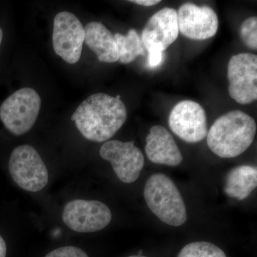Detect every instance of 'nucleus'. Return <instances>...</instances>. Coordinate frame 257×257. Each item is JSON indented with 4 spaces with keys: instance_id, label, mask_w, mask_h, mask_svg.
Returning a JSON list of instances; mask_svg holds the SVG:
<instances>
[{
    "instance_id": "nucleus-1",
    "label": "nucleus",
    "mask_w": 257,
    "mask_h": 257,
    "mask_svg": "<svg viewBox=\"0 0 257 257\" xmlns=\"http://www.w3.org/2000/svg\"><path fill=\"white\" fill-rule=\"evenodd\" d=\"M127 118V110L120 96L96 93L81 103L71 120L89 141L103 143L110 140Z\"/></svg>"
},
{
    "instance_id": "nucleus-2",
    "label": "nucleus",
    "mask_w": 257,
    "mask_h": 257,
    "mask_svg": "<svg viewBox=\"0 0 257 257\" xmlns=\"http://www.w3.org/2000/svg\"><path fill=\"white\" fill-rule=\"evenodd\" d=\"M256 133L253 117L242 111H231L218 118L209 128L207 145L218 157L234 158L251 146Z\"/></svg>"
},
{
    "instance_id": "nucleus-3",
    "label": "nucleus",
    "mask_w": 257,
    "mask_h": 257,
    "mask_svg": "<svg viewBox=\"0 0 257 257\" xmlns=\"http://www.w3.org/2000/svg\"><path fill=\"white\" fill-rule=\"evenodd\" d=\"M144 197L152 212L165 224L180 226L187 221V208L182 194L175 182L165 174L149 177Z\"/></svg>"
},
{
    "instance_id": "nucleus-4",
    "label": "nucleus",
    "mask_w": 257,
    "mask_h": 257,
    "mask_svg": "<svg viewBox=\"0 0 257 257\" xmlns=\"http://www.w3.org/2000/svg\"><path fill=\"white\" fill-rule=\"evenodd\" d=\"M41 108V98L32 88L19 89L2 104L0 119L7 130L21 136L31 130Z\"/></svg>"
},
{
    "instance_id": "nucleus-5",
    "label": "nucleus",
    "mask_w": 257,
    "mask_h": 257,
    "mask_svg": "<svg viewBox=\"0 0 257 257\" xmlns=\"http://www.w3.org/2000/svg\"><path fill=\"white\" fill-rule=\"evenodd\" d=\"M9 170L15 183L28 192H40L48 183L46 165L36 150L30 145H20L13 150Z\"/></svg>"
},
{
    "instance_id": "nucleus-6",
    "label": "nucleus",
    "mask_w": 257,
    "mask_h": 257,
    "mask_svg": "<svg viewBox=\"0 0 257 257\" xmlns=\"http://www.w3.org/2000/svg\"><path fill=\"white\" fill-rule=\"evenodd\" d=\"M62 219L76 232H96L110 223L111 212L105 204L99 201L75 199L66 204Z\"/></svg>"
},
{
    "instance_id": "nucleus-7",
    "label": "nucleus",
    "mask_w": 257,
    "mask_h": 257,
    "mask_svg": "<svg viewBox=\"0 0 257 257\" xmlns=\"http://www.w3.org/2000/svg\"><path fill=\"white\" fill-rule=\"evenodd\" d=\"M229 95L236 102L248 104L257 99V56L240 53L228 64Z\"/></svg>"
},
{
    "instance_id": "nucleus-8",
    "label": "nucleus",
    "mask_w": 257,
    "mask_h": 257,
    "mask_svg": "<svg viewBox=\"0 0 257 257\" xmlns=\"http://www.w3.org/2000/svg\"><path fill=\"white\" fill-rule=\"evenodd\" d=\"M85 32L82 23L69 12L58 13L54 20L52 42L55 53L67 63H77L82 55Z\"/></svg>"
},
{
    "instance_id": "nucleus-9",
    "label": "nucleus",
    "mask_w": 257,
    "mask_h": 257,
    "mask_svg": "<svg viewBox=\"0 0 257 257\" xmlns=\"http://www.w3.org/2000/svg\"><path fill=\"white\" fill-rule=\"evenodd\" d=\"M169 126L178 138L186 143H199L207 135V114L199 103L192 100L182 101L171 111Z\"/></svg>"
},
{
    "instance_id": "nucleus-10",
    "label": "nucleus",
    "mask_w": 257,
    "mask_h": 257,
    "mask_svg": "<svg viewBox=\"0 0 257 257\" xmlns=\"http://www.w3.org/2000/svg\"><path fill=\"white\" fill-rule=\"evenodd\" d=\"M101 158L110 162L120 181L124 183L135 182L139 178L145 165L143 152L134 142L111 140L106 142L99 150Z\"/></svg>"
},
{
    "instance_id": "nucleus-11",
    "label": "nucleus",
    "mask_w": 257,
    "mask_h": 257,
    "mask_svg": "<svg viewBox=\"0 0 257 257\" xmlns=\"http://www.w3.org/2000/svg\"><path fill=\"white\" fill-rule=\"evenodd\" d=\"M177 13L179 31L187 38L205 40L214 37L218 31L219 19L210 7L185 3Z\"/></svg>"
},
{
    "instance_id": "nucleus-12",
    "label": "nucleus",
    "mask_w": 257,
    "mask_h": 257,
    "mask_svg": "<svg viewBox=\"0 0 257 257\" xmlns=\"http://www.w3.org/2000/svg\"><path fill=\"white\" fill-rule=\"evenodd\" d=\"M177 11L173 8H163L152 15L147 22L142 41L148 52H163L174 43L179 36Z\"/></svg>"
},
{
    "instance_id": "nucleus-13",
    "label": "nucleus",
    "mask_w": 257,
    "mask_h": 257,
    "mask_svg": "<svg viewBox=\"0 0 257 257\" xmlns=\"http://www.w3.org/2000/svg\"><path fill=\"white\" fill-rule=\"evenodd\" d=\"M145 152L149 160L155 164L176 167L183 160L182 153L173 137L160 125L150 128L146 139Z\"/></svg>"
},
{
    "instance_id": "nucleus-14",
    "label": "nucleus",
    "mask_w": 257,
    "mask_h": 257,
    "mask_svg": "<svg viewBox=\"0 0 257 257\" xmlns=\"http://www.w3.org/2000/svg\"><path fill=\"white\" fill-rule=\"evenodd\" d=\"M84 32V42L96 54L98 60L104 63L119 61V51L114 35L103 24L98 22L88 23Z\"/></svg>"
},
{
    "instance_id": "nucleus-15",
    "label": "nucleus",
    "mask_w": 257,
    "mask_h": 257,
    "mask_svg": "<svg viewBox=\"0 0 257 257\" xmlns=\"http://www.w3.org/2000/svg\"><path fill=\"white\" fill-rule=\"evenodd\" d=\"M256 186V167L250 165L238 166L228 172L224 192L229 197L241 201L249 197Z\"/></svg>"
},
{
    "instance_id": "nucleus-16",
    "label": "nucleus",
    "mask_w": 257,
    "mask_h": 257,
    "mask_svg": "<svg viewBox=\"0 0 257 257\" xmlns=\"http://www.w3.org/2000/svg\"><path fill=\"white\" fill-rule=\"evenodd\" d=\"M114 37L119 51V61L121 63H131L138 56L145 54L141 37L134 29L130 30L126 35L116 33Z\"/></svg>"
},
{
    "instance_id": "nucleus-17",
    "label": "nucleus",
    "mask_w": 257,
    "mask_h": 257,
    "mask_svg": "<svg viewBox=\"0 0 257 257\" xmlns=\"http://www.w3.org/2000/svg\"><path fill=\"white\" fill-rule=\"evenodd\" d=\"M177 257H226L221 248L207 241H196L186 245Z\"/></svg>"
},
{
    "instance_id": "nucleus-18",
    "label": "nucleus",
    "mask_w": 257,
    "mask_h": 257,
    "mask_svg": "<svg viewBox=\"0 0 257 257\" xmlns=\"http://www.w3.org/2000/svg\"><path fill=\"white\" fill-rule=\"evenodd\" d=\"M240 35L244 45L251 50L257 49V18L251 17L241 25Z\"/></svg>"
},
{
    "instance_id": "nucleus-19",
    "label": "nucleus",
    "mask_w": 257,
    "mask_h": 257,
    "mask_svg": "<svg viewBox=\"0 0 257 257\" xmlns=\"http://www.w3.org/2000/svg\"><path fill=\"white\" fill-rule=\"evenodd\" d=\"M45 257H89L82 248L67 246L56 248L50 251Z\"/></svg>"
},
{
    "instance_id": "nucleus-20",
    "label": "nucleus",
    "mask_w": 257,
    "mask_h": 257,
    "mask_svg": "<svg viewBox=\"0 0 257 257\" xmlns=\"http://www.w3.org/2000/svg\"><path fill=\"white\" fill-rule=\"evenodd\" d=\"M149 52L148 65L150 68H156L162 64L164 60V52L160 51H151Z\"/></svg>"
},
{
    "instance_id": "nucleus-21",
    "label": "nucleus",
    "mask_w": 257,
    "mask_h": 257,
    "mask_svg": "<svg viewBox=\"0 0 257 257\" xmlns=\"http://www.w3.org/2000/svg\"><path fill=\"white\" fill-rule=\"evenodd\" d=\"M130 3H135V4L142 5L144 7H152L154 5H156L161 3L160 0H134V1H130Z\"/></svg>"
},
{
    "instance_id": "nucleus-22",
    "label": "nucleus",
    "mask_w": 257,
    "mask_h": 257,
    "mask_svg": "<svg viewBox=\"0 0 257 257\" xmlns=\"http://www.w3.org/2000/svg\"><path fill=\"white\" fill-rule=\"evenodd\" d=\"M7 246L4 239L0 236V257H6Z\"/></svg>"
},
{
    "instance_id": "nucleus-23",
    "label": "nucleus",
    "mask_w": 257,
    "mask_h": 257,
    "mask_svg": "<svg viewBox=\"0 0 257 257\" xmlns=\"http://www.w3.org/2000/svg\"><path fill=\"white\" fill-rule=\"evenodd\" d=\"M3 32L2 30V29L0 28V45H1L2 41H3Z\"/></svg>"
},
{
    "instance_id": "nucleus-24",
    "label": "nucleus",
    "mask_w": 257,
    "mask_h": 257,
    "mask_svg": "<svg viewBox=\"0 0 257 257\" xmlns=\"http://www.w3.org/2000/svg\"><path fill=\"white\" fill-rule=\"evenodd\" d=\"M128 257H147L145 256H143V255H133V256H130Z\"/></svg>"
}]
</instances>
